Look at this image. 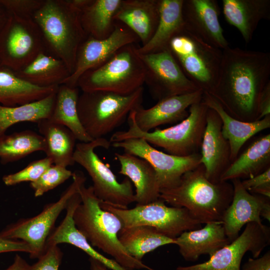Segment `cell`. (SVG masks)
<instances>
[{
  "label": "cell",
  "instance_id": "obj_13",
  "mask_svg": "<svg viewBox=\"0 0 270 270\" xmlns=\"http://www.w3.org/2000/svg\"><path fill=\"white\" fill-rule=\"evenodd\" d=\"M140 54L146 69L144 84L154 100H160L200 90L184 74L170 48Z\"/></svg>",
  "mask_w": 270,
  "mask_h": 270
},
{
  "label": "cell",
  "instance_id": "obj_19",
  "mask_svg": "<svg viewBox=\"0 0 270 270\" xmlns=\"http://www.w3.org/2000/svg\"><path fill=\"white\" fill-rule=\"evenodd\" d=\"M222 120L214 110L208 108L206 124L200 153L207 178L218 183L232 163L230 147L222 132Z\"/></svg>",
  "mask_w": 270,
  "mask_h": 270
},
{
  "label": "cell",
  "instance_id": "obj_2",
  "mask_svg": "<svg viewBox=\"0 0 270 270\" xmlns=\"http://www.w3.org/2000/svg\"><path fill=\"white\" fill-rule=\"evenodd\" d=\"M233 195L231 182H212L201 164L184 174L174 186L160 190L159 198L172 206L186 209L201 224H222L223 215Z\"/></svg>",
  "mask_w": 270,
  "mask_h": 270
},
{
  "label": "cell",
  "instance_id": "obj_7",
  "mask_svg": "<svg viewBox=\"0 0 270 270\" xmlns=\"http://www.w3.org/2000/svg\"><path fill=\"white\" fill-rule=\"evenodd\" d=\"M134 44L119 49L100 66L84 72L77 86L82 92L106 91L128 94L142 87L146 69Z\"/></svg>",
  "mask_w": 270,
  "mask_h": 270
},
{
  "label": "cell",
  "instance_id": "obj_25",
  "mask_svg": "<svg viewBox=\"0 0 270 270\" xmlns=\"http://www.w3.org/2000/svg\"><path fill=\"white\" fill-rule=\"evenodd\" d=\"M202 100L208 108L216 111L222 120V132L229 142L232 162L236 158L244 144L250 138L270 127V115L252 122H245L231 116L220 102L207 92H204Z\"/></svg>",
  "mask_w": 270,
  "mask_h": 270
},
{
  "label": "cell",
  "instance_id": "obj_41",
  "mask_svg": "<svg viewBox=\"0 0 270 270\" xmlns=\"http://www.w3.org/2000/svg\"><path fill=\"white\" fill-rule=\"evenodd\" d=\"M241 183L249 192L270 198V168L252 178L241 180Z\"/></svg>",
  "mask_w": 270,
  "mask_h": 270
},
{
  "label": "cell",
  "instance_id": "obj_29",
  "mask_svg": "<svg viewBox=\"0 0 270 270\" xmlns=\"http://www.w3.org/2000/svg\"><path fill=\"white\" fill-rule=\"evenodd\" d=\"M184 0H160V18L156 30L148 42L138 47L140 54L160 52L169 49L170 40L184 30L182 16Z\"/></svg>",
  "mask_w": 270,
  "mask_h": 270
},
{
  "label": "cell",
  "instance_id": "obj_6",
  "mask_svg": "<svg viewBox=\"0 0 270 270\" xmlns=\"http://www.w3.org/2000/svg\"><path fill=\"white\" fill-rule=\"evenodd\" d=\"M143 95V86L128 94L82 92L77 102L81 124L92 140L104 138L123 124L130 113L142 105Z\"/></svg>",
  "mask_w": 270,
  "mask_h": 270
},
{
  "label": "cell",
  "instance_id": "obj_14",
  "mask_svg": "<svg viewBox=\"0 0 270 270\" xmlns=\"http://www.w3.org/2000/svg\"><path fill=\"white\" fill-rule=\"evenodd\" d=\"M111 144L148 162L156 172L160 190L174 186L184 174L201 164L200 152L187 156L172 155L156 150L142 138H128Z\"/></svg>",
  "mask_w": 270,
  "mask_h": 270
},
{
  "label": "cell",
  "instance_id": "obj_3",
  "mask_svg": "<svg viewBox=\"0 0 270 270\" xmlns=\"http://www.w3.org/2000/svg\"><path fill=\"white\" fill-rule=\"evenodd\" d=\"M81 202L73 214L74 224L94 248L111 256L126 270H155L130 256L121 244L118 234L123 228L120 218L103 209L92 186L82 185L78 190Z\"/></svg>",
  "mask_w": 270,
  "mask_h": 270
},
{
  "label": "cell",
  "instance_id": "obj_4",
  "mask_svg": "<svg viewBox=\"0 0 270 270\" xmlns=\"http://www.w3.org/2000/svg\"><path fill=\"white\" fill-rule=\"evenodd\" d=\"M32 20L40 32L45 52L62 60L72 74L78 48L87 37L80 10L71 0H44Z\"/></svg>",
  "mask_w": 270,
  "mask_h": 270
},
{
  "label": "cell",
  "instance_id": "obj_16",
  "mask_svg": "<svg viewBox=\"0 0 270 270\" xmlns=\"http://www.w3.org/2000/svg\"><path fill=\"white\" fill-rule=\"evenodd\" d=\"M139 41L133 32L117 22L113 32L106 38L98 40L87 36L78 50L74 70L64 84L78 87V80L84 72L104 64L121 48Z\"/></svg>",
  "mask_w": 270,
  "mask_h": 270
},
{
  "label": "cell",
  "instance_id": "obj_32",
  "mask_svg": "<svg viewBox=\"0 0 270 270\" xmlns=\"http://www.w3.org/2000/svg\"><path fill=\"white\" fill-rule=\"evenodd\" d=\"M14 72L22 80L40 87L59 86L71 74L62 60L44 51L25 67Z\"/></svg>",
  "mask_w": 270,
  "mask_h": 270
},
{
  "label": "cell",
  "instance_id": "obj_46",
  "mask_svg": "<svg viewBox=\"0 0 270 270\" xmlns=\"http://www.w3.org/2000/svg\"><path fill=\"white\" fill-rule=\"evenodd\" d=\"M10 14L0 2V32L6 24Z\"/></svg>",
  "mask_w": 270,
  "mask_h": 270
},
{
  "label": "cell",
  "instance_id": "obj_45",
  "mask_svg": "<svg viewBox=\"0 0 270 270\" xmlns=\"http://www.w3.org/2000/svg\"><path fill=\"white\" fill-rule=\"evenodd\" d=\"M30 265L22 256L16 254L13 262L4 270H30Z\"/></svg>",
  "mask_w": 270,
  "mask_h": 270
},
{
  "label": "cell",
  "instance_id": "obj_30",
  "mask_svg": "<svg viewBox=\"0 0 270 270\" xmlns=\"http://www.w3.org/2000/svg\"><path fill=\"white\" fill-rule=\"evenodd\" d=\"M58 86L40 87L18 76L9 68L0 64V104L14 106L42 99L56 92Z\"/></svg>",
  "mask_w": 270,
  "mask_h": 270
},
{
  "label": "cell",
  "instance_id": "obj_8",
  "mask_svg": "<svg viewBox=\"0 0 270 270\" xmlns=\"http://www.w3.org/2000/svg\"><path fill=\"white\" fill-rule=\"evenodd\" d=\"M169 48L186 77L210 94L216 84L222 50L184 30L170 40Z\"/></svg>",
  "mask_w": 270,
  "mask_h": 270
},
{
  "label": "cell",
  "instance_id": "obj_44",
  "mask_svg": "<svg viewBox=\"0 0 270 270\" xmlns=\"http://www.w3.org/2000/svg\"><path fill=\"white\" fill-rule=\"evenodd\" d=\"M258 110L260 120L270 115V82L262 92L258 101Z\"/></svg>",
  "mask_w": 270,
  "mask_h": 270
},
{
  "label": "cell",
  "instance_id": "obj_36",
  "mask_svg": "<svg viewBox=\"0 0 270 270\" xmlns=\"http://www.w3.org/2000/svg\"><path fill=\"white\" fill-rule=\"evenodd\" d=\"M44 150L42 136L31 130L0 136V161L2 164L14 162L34 152Z\"/></svg>",
  "mask_w": 270,
  "mask_h": 270
},
{
  "label": "cell",
  "instance_id": "obj_42",
  "mask_svg": "<svg viewBox=\"0 0 270 270\" xmlns=\"http://www.w3.org/2000/svg\"><path fill=\"white\" fill-rule=\"evenodd\" d=\"M20 252L30 254L32 250L24 242L0 236V254L8 252Z\"/></svg>",
  "mask_w": 270,
  "mask_h": 270
},
{
  "label": "cell",
  "instance_id": "obj_35",
  "mask_svg": "<svg viewBox=\"0 0 270 270\" xmlns=\"http://www.w3.org/2000/svg\"><path fill=\"white\" fill-rule=\"evenodd\" d=\"M56 92L30 103L6 106L0 104V136L6 134L12 125L22 122L38 123L51 116L54 106Z\"/></svg>",
  "mask_w": 270,
  "mask_h": 270
},
{
  "label": "cell",
  "instance_id": "obj_26",
  "mask_svg": "<svg viewBox=\"0 0 270 270\" xmlns=\"http://www.w3.org/2000/svg\"><path fill=\"white\" fill-rule=\"evenodd\" d=\"M226 22L236 28L248 44L260 22L270 19V0H222Z\"/></svg>",
  "mask_w": 270,
  "mask_h": 270
},
{
  "label": "cell",
  "instance_id": "obj_5",
  "mask_svg": "<svg viewBox=\"0 0 270 270\" xmlns=\"http://www.w3.org/2000/svg\"><path fill=\"white\" fill-rule=\"evenodd\" d=\"M208 108L201 100L188 108V115L184 120L170 127L144 132L136 124L134 110L128 117V129L114 132L111 143L128 138H142L150 144L163 148L170 154L187 156L199 153L206 124Z\"/></svg>",
  "mask_w": 270,
  "mask_h": 270
},
{
  "label": "cell",
  "instance_id": "obj_23",
  "mask_svg": "<svg viewBox=\"0 0 270 270\" xmlns=\"http://www.w3.org/2000/svg\"><path fill=\"white\" fill-rule=\"evenodd\" d=\"M120 168L118 173L134 185L136 204H146L159 199L160 188L156 170L145 160L127 153L116 152Z\"/></svg>",
  "mask_w": 270,
  "mask_h": 270
},
{
  "label": "cell",
  "instance_id": "obj_37",
  "mask_svg": "<svg viewBox=\"0 0 270 270\" xmlns=\"http://www.w3.org/2000/svg\"><path fill=\"white\" fill-rule=\"evenodd\" d=\"M72 176V172L66 168L52 164L36 181L30 182V186L34 196L39 197L63 184Z\"/></svg>",
  "mask_w": 270,
  "mask_h": 270
},
{
  "label": "cell",
  "instance_id": "obj_10",
  "mask_svg": "<svg viewBox=\"0 0 270 270\" xmlns=\"http://www.w3.org/2000/svg\"><path fill=\"white\" fill-rule=\"evenodd\" d=\"M72 182L56 202L46 204L40 212L30 218H22L8 225L0 232V236L22 240L30 248V257L38 258L46 250L47 239L55 228L56 220L66 210L70 198L78 192L86 178L80 170L72 172Z\"/></svg>",
  "mask_w": 270,
  "mask_h": 270
},
{
  "label": "cell",
  "instance_id": "obj_31",
  "mask_svg": "<svg viewBox=\"0 0 270 270\" xmlns=\"http://www.w3.org/2000/svg\"><path fill=\"white\" fill-rule=\"evenodd\" d=\"M40 134L45 142L44 152L54 164L66 168L74 164V154L76 138L66 127L49 119L37 123Z\"/></svg>",
  "mask_w": 270,
  "mask_h": 270
},
{
  "label": "cell",
  "instance_id": "obj_15",
  "mask_svg": "<svg viewBox=\"0 0 270 270\" xmlns=\"http://www.w3.org/2000/svg\"><path fill=\"white\" fill-rule=\"evenodd\" d=\"M270 242V228L250 222L235 240L214 252L207 261L179 266L176 270H240L242 257L246 252H250L254 258H257Z\"/></svg>",
  "mask_w": 270,
  "mask_h": 270
},
{
  "label": "cell",
  "instance_id": "obj_17",
  "mask_svg": "<svg viewBox=\"0 0 270 270\" xmlns=\"http://www.w3.org/2000/svg\"><path fill=\"white\" fill-rule=\"evenodd\" d=\"M234 187L232 201L225 210L222 224L226 236L232 242L238 236L244 225L262 223V218L270 221V200L266 196L248 192L241 180H230Z\"/></svg>",
  "mask_w": 270,
  "mask_h": 270
},
{
  "label": "cell",
  "instance_id": "obj_27",
  "mask_svg": "<svg viewBox=\"0 0 270 270\" xmlns=\"http://www.w3.org/2000/svg\"><path fill=\"white\" fill-rule=\"evenodd\" d=\"M270 168V134L259 136L232 162L220 182L252 178Z\"/></svg>",
  "mask_w": 270,
  "mask_h": 270
},
{
  "label": "cell",
  "instance_id": "obj_20",
  "mask_svg": "<svg viewBox=\"0 0 270 270\" xmlns=\"http://www.w3.org/2000/svg\"><path fill=\"white\" fill-rule=\"evenodd\" d=\"M203 94L198 90L160 100L150 108L141 105L134 110L136 124L142 132H148L161 125L179 122L188 116L191 105L202 100Z\"/></svg>",
  "mask_w": 270,
  "mask_h": 270
},
{
  "label": "cell",
  "instance_id": "obj_43",
  "mask_svg": "<svg viewBox=\"0 0 270 270\" xmlns=\"http://www.w3.org/2000/svg\"><path fill=\"white\" fill-rule=\"evenodd\" d=\"M242 270H270V252L259 258H250L243 265Z\"/></svg>",
  "mask_w": 270,
  "mask_h": 270
},
{
  "label": "cell",
  "instance_id": "obj_1",
  "mask_svg": "<svg viewBox=\"0 0 270 270\" xmlns=\"http://www.w3.org/2000/svg\"><path fill=\"white\" fill-rule=\"evenodd\" d=\"M222 52L218 80L210 94L232 118L245 122L260 120L259 99L270 82V53L230 46Z\"/></svg>",
  "mask_w": 270,
  "mask_h": 270
},
{
  "label": "cell",
  "instance_id": "obj_33",
  "mask_svg": "<svg viewBox=\"0 0 270 270\" xmlns=\"http://www.w3.org/2000/svg\"><path fill=\"white\" fill-rule=\"evenodd\" d=\"M79 95L78 87L64 84L59 86L52 112L48 119L68 128L76 140L88 142L94 140L86 132L78 117L77 102Z\"/></svg>",
  "mask_w": 270,
  "mask_h": 270
},
{
  "label": "cell",
  "instance_id": "obj_18",
  "mask_svg": "<svg viewBox=\"0 0 270 270\" xmlns=\"http://www.w3.org/2000/svg\"><path fill=\"white\" fill-rule=\"evenodd\" d=\"M218 6L215 0H184L182 16L186 30L223 50L229 44L218 20Z\"/></svg>",
  "mask_w": 270,
  "mask_h": 270
},
{
  "label": "cell",
  "instance_id": "obj_39",
  "mask_svg": "<svg viewBox=\"0 0 270 270\" xmlns=\"http://www.w3.org/2000/svg\"><path fill=\"white\" fill-rule=\"evenodd\" d=\"M44 0H0L10 15L32 18Z\"/></svg>",
  "mask_w": 270,
  "mask_h": 270
},
{
  "label": "cell",
  "instance_id": "obj_21",
  "mask_svg": "<svg viewBox=\"0 0 270 270\" xmlns=\"http://www.w3.org/2000/svg\"><path fill=\"white\" fill-rule=\"evenodd\" d=\"M160 6V0H122L114 19L133 32L144 46L156 30Z\"/></svg>",
  "mask_w": 270,
  "mask_h": 270
},
{
  "label": "cell",
  "instance_id": "obj_11",
  "mask_svg": "<svg viewBox=\"0 0 270 270\" xmlns=\"http://www.w3.org/2000/svg\"><path fill=\"white\" fill-rule=\"evenodd\" d=\"M100 205L117 216L123 227L148 226L172 238L184 232L201 227L202 224L194 218L186 209L168 206L160 198L148 204H136L132 208H116L102 201Z\"/></svg>",
  "mask_w": 270,
  "mask_h": 270
},
{
  "label": "cell",
  "instance_id": "obj_38",
  "mask_svg": "<svg viewBox=\"0 0 270 270\" xmlns=\"http://www.w3.org/2000/svg\"><path fill=\"white\" fill-rule=\"evenodd\" d=\"M52 164V160L46 156L31 162L24 168L16 172L4 175L2 180L8 186L25 182H34Z\"/></svg>",
  "mask_w": 270,
  "mask_h": 270
},
{
  "label": "cell",
  "instance_id": "obj_34",
  "mask_svg": "<svg viewBox=\"0 0 270 270\" xmlns=\"http://www.w3.org/2000/svg\"><path fill=\"white\" fill-rule=\"evenodd\" d=\"M121 244L135 259L142 261L144 256L158 248L175 244V238L166 236L154 228L145 226L123 227L118 234Z\"/></svg>",
  "mask_w": 270,
  "mask_h": 270
},
{
  "label": "cell",
  "instance_id": "obj_24",
  "mask_svg": "<svg viewBox=\"0 0 270 270\" xmlns=\"http://www.w3.org/2000/svg\"><path fill=\"white\" fill-rule=\"evenodd\" d=\"M80 202L81 198L78 192L70 198L66 209V214L64 218L50 232L47 239L46 246L60 244H70L84 251L90 258L100 262L109 270H126L114 259L106 257L96 250L76 228L74 222L73 214Z\"/></svg>",
  "mask_w": 270,
  "mask_h": 270
},
{
  "label": "cell",
  "instance_id": "obj_12",
  "mask_svg": "<svg viewBox=\"0 0 270 270\" xmlns=\"http://www.w3.org/2000/svg\"><path fill=\"white\" fill-rule=\"evenodd\" d=\"M44 51L40 32L32 18L10 15L0 32V64L18 71Z\"/></svg>",
  "mask_w": 270,
  "mask_h": 270
},
{
  "label": "cell",
  "instance_id": "obj_9",
  "mask_svg": "<svg viewBox=\"0 0 270 270\" xmlns=\"http://www.w3.org/2000/svg\"><path fill=\"white\" fill-rule=\"evenodd\" d=\"M110 144L104 138L80 142L76 144L74 160L88 173L92 182L94 194L98 199L114 207L126 208L135 202L132 184L127 178L119 182L95 152L97 148L108 149Z\"/></svg>",
  "mask_w": 270,
  "mask_h": 270
},
{
  "label": "cell",
  "instance_id": "obj_48",
  "mask_svg": "<svg viewBox=\"0 0 270 270\" xmlns=\"http://www.w3.org/2000/svg\"></svg>",
  "mask_w": 270,
  "mask_h": 270
},
{
  "label": "cell",
  "instance_id": "obj_40",
  "mask_svg": "<svg viewBox=\"0 0 270 270\" xmlns=\"http://www.w3.org/2000/svg\"><path fill=\"white\" fill-rule=\"evenodd\" d=\"M62 256L63 253L58 245L46 246L38 260L30 265V270H58Z\"/></svg>",
  "mask_w": 270,
  "mask_h": 270
},
{
  "label": "cell",
  "instance_id": "obj_28",
  "mask_svg": "<svg viewBox=\"0 0 270 270\" xmlns=\"http://www.w3.org/2000/svg\"><path fill=\"white\" fill-rule=\"evenodd\" d=\"M122 0H73L80 10V20L87 36L101 40L113 32L114 15Z\"/></svg>",
  "mask_w": 270,
  "mask_h": 270
},
{
  "label": "cell",
  "instance_id": "obj_22",
  "mask_svg": "<svg viewBox=\"0 0 270 270\" xmlns=\"http://www.w3.org/2000/svg\"><path fill=\"white\" fill-rule=\"evenodd\" d=\"M175 244L186 261L194 262L202 254L210 256L232 242L222 223H207L202 228L183 232L175 238Z\"/></svg>",
  "mask_w": 270,
  "mask_h": 270
},
{
  "label": "cell",
  "instance_id": "obj_47",
  "mask_svg": "<svg viewBox=\"0 0 270 270\" xmlns=\"http://www.w3.org/2000/svg\"><path fill=\"white\" fill-rule=\"evenodd\" d=\"M89 262L91 270H109L106 266L96 260L90 258Z\"/></svg>",
  "mask_w": 270,
  "mask_h": 270
}]
</instances>
